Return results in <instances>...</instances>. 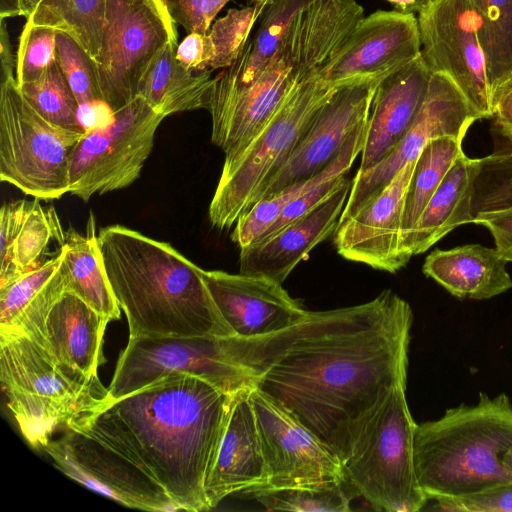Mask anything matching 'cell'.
Wrapping results in <instances>:
<instances>
[{"label":"cell","mask_w":512,"mask_h":512,"mask_svg":"<svg viewBox=\"0 0 512 512\" xmlns=\"http://www.w3.org/2000/svg\"><path fill=\"white\" fill-rule=\"evenodd\" d=\"M413 312L390 289L363 304L308 311L296 324L241 337L255 387L316 435L343 463L361 429L406 387Z\"/></svg>","instance_id":"cell-1"},{"label":"cell","mask_w":512,"mask_h":512,"mask_svg":"<svg viewBox=\"0 0 512 512\" xmlns=\"http://www.w3.org/2000/svg\"><path fill=\"white\" fill-rule=\"evenodd\" d=\"M234 396L178 372L123 397L107 398L68 429L129 460L163 488L179 510H210L205 486Z\"/></svg>","instance_id":"cell-2"},{"label":"cell","mask_w":512,"mask_h":512,"mask_svg":"<svg viewBox=\"0 0 512 512\" xmlns=\"http://www.w3.org/2000/svg\"><path fill=\"white\" fill-rule=\"evenodd\" d=\"M98 244L129 338L236 336L204 281L203 269L169 243L123 225Z\"/></svg>","instance_id":"cell-3"},{"label":"cell","mask_w":512,"mask_h":512,"mask_svg":"<svg viewBox=\"0 0 512 512\" xmlns=\"http://www.w3.org/2000/svg\"><path fill=\"white\" fill-rule=\"evenodd\" d=\"M512 444V402L479 393L474 405L449 408L417 424L414 463L428 500L457 498L512 481L502 457Z\"/></svg>","instance_id":"cell-4"},{"label":"cell","mask_w":512,"mask_h":512,"mask_svg":"<svg viewBox=\"0 0 512 512\" xmlns=\"http://www.w3.org/2000/svg\"><path fill=\"white\" fill-rule=\"evenodd\" d=\"M0 380L7 407L30 446L43 450L60 428L108 398L98 377L58 362L43 346L15 332H0Z\"/></svg>","instance_id":"cell-5"},{"label":"cell","mask_w":512,"mask_h":512,"mask_svg":"<svg viewBox=\"0 0 512 512\" xmlns=\"http://www.w3.org/2000/svg\"><path fill=\"white\" fill-rule=\"evenodd\" d=\"M405 391L406 387L400 386L389 394L365 423L342 463L350 487L376 511L417 512L429 501L416 475L417 424Z\"/></svg>","instance_id":"cell-6"},{"label":"cell","mask_w":512,"mask_h":512,"mask_svg":"<svg viewBox=\"0 0 512 512\" xmlns=\"http://www.w3.org/2000/svg\"><path fill=\"white\" fill-rule=\"evenodd\" d=\"M337 87L321 78L296 83L239 158L222 167L208 209L212 226L230 229L261 198Z\"/></svg>","instance_id":"cell-7"},{"label":"cell","mask_w":512,"mask_h":512,"mask_svg":"<svg viewBox=\"0 0 512 512\" xmlns=\"http://www.w3.org/2000/svg\"><path fill=\"white\" fill-rule=\"evenodd\" d=\"M83 133L57 126L20 91L16 77L1 78L0 179L39 200L69 192L71 154Z\"/></svg>","instance_id":"cell-8"},{"label":"cell","mask_w":512,"mask_h":512,"mask_svg":"<svg viewBox=\"0 0 512 512\" xmlns=\"http://www.w3.org/2000/svg\"><path fill=\"white\" fill-rule=\"evenodd\" d=\"M199 377L229 394L255 387L238 336L129 338L108 389L116 399L173 373Z\"/></svg>","instance_id":"cell-9"},{"label":"cell","mask_w":512,"mask_h":512,"mask_svg":"<svg viewBox=\"0 0 512 512\" xmlns=\"http://www.w3.org/2000/svg\"><path fill=\"white\" fill-rule=\"evenodd\" d=\"M178 44L177 26L162 0H107L99 56L102 100L117 111L138 96L158 54Z\"/></svg>","instance_id":"cell-10"},{"label":"cell","mask_w":512,"mask_h":512,"mask_svg":"<svg viewBox=\"0 0 512 512\" xmlns=\"http://www.w3.org/2000/svg\"><path fill=\"white\" fill-rule=\"evenodd\" d=\"M164 115L138 95L115 111L113 121L86 132L69 163V193L88 201L131 185L149 157Z\"/></svg>","instance_id":"cell-11"},{"label":"cell","mask_w":512,"mask_h":512,"mask_svg":"<svg viewBox=\"0 0 512 512\" xmlns=\"http://www.w3.org/2000/svg\"><path fill=\"white\" fill-rule=\"evenodd\" d=\"M417 20L421 55L430 71L447 75L480 119L492 118L481 19L471 0H436Z\"/></svg>","instance_id":"cell-12"},{"label":"cell","mask_w":512,"mask_h":512,"mask_svg":"<svg viewBox=\"0 0 512 512\" xmlns=\"http://www.w3.org/2000/svg\"><path fill=\"white\" fill-rule=\"evenodd\" d=\"M479 119L454 82L443 73H433L425 100L400 142L375 166L357 171L339 221L388 185L407 163L417 159L429 141L445 135L464 139L469 127Z\"/></svg>","instance_id":"cell-13"},{"label":"cell","mask_w":512,"mask_h":512,"mask_svg":"<svg viewBox=\"0 0 512 512\" xmlns=\"http://www.w3.org/2000/svg\"><path fill=\"white\" fill-rule=\"evenodd\" d=\"M69 478L120 504L144 511L179 507L157 483L129 460L94 438L72 429L43 449Z\"/></svg>","instance_id":"cell-14"},{"label":"cell","mask_w":512,"mask_h":512,"mask_svg":"<svg viewBox=\"0 0 512 512\" xmlns=\"http://www.w3.org/2000/svg\"><path fill=\"white\" fill-rule=\"evenodd\" d=\"M296 83L277 53L250 84L238 85L222 72L213 78L207 110L212 120L211 141L225 155L223 167L239 158Z\"/></svg>","instance_id":"cell-15"},{"label":"cell","mask_w":512,"mask_h":512,"mask_svg":"<svg viewBox=\"0 0 512 512\" xmlns=\"http://www.w3.org/2000/svg\"><path fill=\"white\" fill-rule=\"evenodd\" d=\"M250 397L268 470L261 489L345 479L340 459L308 428L256 388Z\"/></svg>","instance_id":"cell-16"},{"label":"cell","mask_w":512,"mask_h":512,"mask_svg":"<svg viewBox=\"0 0 512 512\" xmlns=\"http://www.w3.org/2000/svg\"><path fill=\"white\" fill-rule=\"evenodd\" d=\"M381 80L366 79L338 86L287 162L269 180L260 199L322 172L340 153L349 136L367 121Z\"/></svg>","instance_id":"cell-17"},{"label":"cell","mask_w":512,"mask_h":512,"mask_svg":"<svg viewBox=\"0 0 512 512\" xmlns=\"http://www.w3.org/2000/svg\"><path fill=\"white\" fill-rule=\"evenodd\" d=\"M415 166L407 163L383 189L338 221L336 250L343 258L395 273L409 262L402 247L405 199Z\"/></svg>","instance_id":"cell-18"},{"label":"cell","mask_w":512,"mask_h":512,"mask_svg":"<svg viewBox=\"0 0 512 512\" xmlns=\"http://www.w3.org/2000/svg\"><path fill=\"white\" fill-rule=\"evenodd\" d=\"M420 53L415 15L379 10L358 23L320 78L333 86L381 80Z\"/></svg>","instance_id":"cell-19"},{"label":"cell","mask_w":512,"mask_h":512,"mask_svg":"<svg viewBox=\"0 0 512 512\" xmlns=\"http://www.w3.org/2000/svg\"><path fill=\"white\" fill-rule=\"evenodd\" d=\"M203 278L221 315L239 337L282 331L308 312L282 284L265 277L203 270Z\"/></svg>","instance_id":"cell-20"},{"label":"cell","mask_w":512,"mask_h":512,"mask_svg":"<svg viewBox=\"0 0 512 512\" xmlns=\"http://www.w3.org/2000/svg\"><path fill=\"white\" fill-rule=\"evenodd\" d=\"M363 18L356 0H311L291 20L276 53L297 83L320 78Z\"/></svg>","instance_id":"cell-21"},{"label":"cell","mask_w":512,"mask_h":512,"mask_svg":"<svg viewBox=\"0 0 512 512\" xmlns=\"http://www.w3.org/2000/svg\"><path fill=\"white\" fill-rule=\"evenodd\" d=\"M352 180L323 203L276 233L240 248L239 273L283 284L289 274L309 257L311 250L335 232L347 202Z\"/></svg>","instance_id":"cell-22"},{"label":"cell","mask_w":512,"mask_h":512,"mask_svg":"<svg viewBox=\"0 0 512 512\" xmlns=\"http://www.w3.org/2000/svg\"><path fill=\"white\" fill-rule=\"evenodd\" d=\"M432 74L420 53L379 82L370 105L358 171L375 166L400 142L425 100Z\"/></svg>","instance_id":"cell-23"},{"label":"cell","mask_w":512,"mask_h":512,"mask_svg":"<svg viewBox=\"0 0 512 512\" xmlns=\"http://www.w3.org/2000/svg\"><path fill=\"white\" fill-rule=\"evenodd\" d=\"M251 390H243L234 396L217 457L205 486L210 509L231 494H247L268 483Z\"/></svg>","instance_id":"cell-24"},{"label":"cell","mask_w":512,"mask_h":512,"mask_svg":"<svg viewBox=\"0 0 512 512\" xmlns=\"http://www.w3.org/2000/svg\"><path fill=\"white\" fill-rule=\"evenodd\" d=\"M65 249L0 287V332L23 334L45 348L46 321L68 289Z\"/></svg>","instance_id":"cell-25"},{"label":"cell","mask_w":512,"mask_h":512,"mask_svg":"<svg viewBox=\"0 0 512 512\" xmlns=\"http://www.w3.org/2000/svg\"><path fill=\"white\" fill-rule=\"evenodd\" d=\"M111 320L66 291L46 321L45 349L61 364L87 377H98L105 362L103 339Z\"/></svg>","instance_id":"cell-26"},{"label":"cell","mask_w":512,"mask_h":512,"mask_svg":"<svg viewBox=\"0 0 512 512\" xmlns=\"http://www.w3.org/2000/svg\"><path fill=\"white\" fill-rule=\"evenodd\" d=\"M507 263L496 248L466 244L433 250L422 271L456 298L485 300L512 289Z\"/></svg>","instance_id":"cell-27"},{"label":"cell","mask_w":512,"mask_h":512,"mask_svg":"<svg viewBox=\"0 0 512 512\" xmlns=\"http://www.w3.org/2000/svg\"><path fill=\"white\" fill-rule=\"evenodd\" d=\"M476 167V159L464 153L455 160L411 231L405 245L410 259L426 252L458 226L473 223L471 200Z\"/></svg>","instance_id":"cell-28"},{"label":"cell","mask_w":512,"mask_h":512,"mask_svg":"<svg viewBox=\"0 0 512 512\" xmlns=\"http://www.w3.org/2000/svg\"><path fill=\"white\" fill-rule=\"evenodd\" d=\"M178 44H168L145 73L138 95L165 117L208 108L212 70L192 71L176 59Z\"/></svg>","instance_id":"cell-29"},{"label":"cell","mask_w":512,"mask_h":512,"mask_svg":"<svg viewBox=\"0 0 512 512\" xmlns=\"http://www.w3.org/2000/svg\"><path fill=\"white\" fill-rule=\"evenodd\" d=\"M65 266L68 292H72L111 321L120 318V306L111 288L101 256L96 221L91 213L85 234L70 228L65 232Z\"/></svg>","instance_id":"cell-30"},{"label":"cell","mask_w":512,"mask_h":512,"mask_svg":"<svg viewBox=\"0 0 512 512\" xmlns=\"http://www.w3.org/2000/svg\"><path fill=\"white\" fill-rule=\"evenodd\" d=\"M366 122L349 136L340 153L322 172L305 181L291 184L272 196L260 199L242 214L234 225L232 241L239 248L256 242L276 221L282 210L300 195L326 179L347 175L355 159L361 154Z\"/></svg>","instance_id":"cell-31"},{"label":"cell","mask_w":512,"mask_h":512,"mask_svg":"<svg viewBox=\"0 0 512 512\" xmlns=\"http://www.w3.org/2000/svg\"><path fill=\"white\" fill-rule=\"evenodd\" d=\"M481 23L491 106L512 84V0H471Z\"/></svg>","instance_id":"cell-32"},{"label":"cell","mask_w":512,"mask_h":512,"mask_svg":"<svg viewBox=\"0 0 512 512\" xmlns=\"http://www.w3.org/2000/svg\"><path fill=\"white\" fill-rule=\"evenodd\" d=\"M463 138L441 136L429 141L415 160V166L408 186L403 225L402 247L422 214L428 201L442 182L455 160L462 154Z\"/></svg>","instance_id":"cell-33"},{"label":"cell","mask_w":512,"mask_h":512,"mask_svg":"<svg viewBox=\"0 0 512 512\" xmlns=\"http://www.w3.org/2000/svg\"><path fill=\"white\" fill-rule=\"evenodd\" d=\"M106 7L107 0H41L26 22L67 33L96 61Z\"/></svg>","instance_id":"cell-34"},{"label":"cell","mask_w":512,"mask_h":512,"mask_svg":"<svg viewBox=\"0 0 512 512\" xmlns=\"http://www.w3.org/2000/svg\"><path fill=\"white\" fill-rule=\"evenodd\" d=\"M270 511L346 512L355 494L346 479L264 488L247 493Z\"/></svg>","instance_id":"cell-35"},{"label":"cell","mask_w":512,"mask_h":512,"mask_svg":"<svg viewBox=\"0 0 512 512\" xmlns=\"http://www.w3.org/2000/svg\"><path fill=\"white\" fill-rule=\"evenodd\" d=\"M65 232L53 208H44L39 199L28 201L17 223L11 250L13 280L40 266V259L52 239L62 244Z\"/></svg>","instance_id":"cell-36"},{"label":"cell","mask_w":512,"mask_h":512,"mask_svg":"<svg viewBox=\"0 0 512 512\" xmlns=\"http://www.w3.org/2000/svg\"><path fill=\"white\" fill-rule=\"evenodd\" d=\"M29 103L53 124L85 134L78 102L55 61L38 79L18 86Z\"/></svg>","instance_id":"cell-37"},{"label":"cell","mask_w":512,"mask_h":512,"mask_svg":"<svg viewBox=\"0 0 512 512\" xmlns=\"http://www.w3.org/2000/svg\"><path fill=\"white\" fill-rule=\"evenodd\" d=\"M241 9L231 8L226 15L216 20L208 32L213 43L215 56L209 70L230 66L245 44L255 22L260 18L272 0H252Z\"/></svg>","instance_id":"cell-38"},{"label":"cell","mask_w":512,"mask_h":512,"mask_svg":"<svg viewBox=\"0 0 512 512\" xmlns=\"http://www.w3.org/2000/svg\"><path fill=\"white\" fill-rule=\"evenodd\" d=\"M476 161L471 200L473 218L512 208V156L489 154Z\"/></svg>","instance_id":"cell-39"},{"label":"cell","mask_w":512,"mask_h":512,"mask_svg":"<svg viewBox=\"0 0 512 512\" xmlns=\"http://www.w3.org/2000/svg\"><path fill=\"white\" fill-rule=\"evenodd\" d=\"M56 62L78 104L100 99L96 61L67 33L56 32Z\"/></svg>","instance_id":"cell-40"},{"label":"cell","mask_w":512,"mask_h":512,"mask_svg":"<svg viewBox=\"0 0 512 512\" xmlns=\"http://www.w3.org/2000/svg\"><path fill=\"white\" fill-rule=\"evenodd\" d=\"M56 30L26 22L16 55V81L21 86L38 79L56 61Z\"/></svg>","instance_id":"cell-41"},{"label":"cell","mask_w":512,"mask_h":512,"mask_svg":"<svg viewBox=\"0 0 512 512\" xmlns=\"http://www.w3.org/2000/svg\"><path fill=\"white\" fill-rule=\"evenodd\" d=\"M434 501V509L439 511L512 512V481L467 496Z\"/></svg>","instance_id":"cell-42"},{"label":"cell","mask_w":512,"mask_h":512,"mask_svg":"<svg viewBox=\"0 0 512 512\" xmlns=\"http://www.w3.org/2000/svg\"><path fill=\"white\" fill-rule=\"evenodd\" d=\"M231 0H162L171 19L188 33L207 34L219 11Z\"/></svg>","instance_id":"cell-43"},{"label":"cell","mask_w":512,"mask_h":512,"mask_svg":"<svg viewBox=\"0 0 512 512\" xmlns=\"http://www.w3.org/2000/svg\"><path fill=\"white\" fill-rule=\"evenodd\" d=\"M346 179L347 175L331 177L307 190L282 210L276 221L259 239L268 237L305 216L328 199Z\"/></svg>","instance_id":"cell-44"},{"label":"cell","mask_w":512,"mask_h":512,"mask_svg":"<svg viewBox=\"0 0 512 512\" xmlns=\"http://www.w3.org/2000/svg\"><path fill=\"white\" fill-rule=\"evenodd\" d=\"M214 56V46L208 33H188L176 48V59L182 66L192 71L209 69Z\"/></svg>","instance_id":"cell-45"},{"label":"cell","mask_w":512,"mask_h":512,"mask_svg":"<svg viewBox=\"0 0 512 512\" xmlns=\"http://www.w3.org/2000/svg\"><path fill=\"white\" fill-rule=\"evenodd\" d=\"M473 223L485 226L494 239L495 248L512 262V208L479 215Z\"/></svg>","instance_id":"cell-46"},{"label":"cell","mask_w":512,"mask_h":512,"mask_svg":"<svg viewBox=\"0 0 512 512\" xmlns=\"http://www.w3.org/2000/svg\"><path fill=\"white\" fill-rule=\"evenodd\" d=\"M113 109L104 100H93L78 106V119L85 132L109 125L114 119Z\"/></svg>","instance_id":"cell-47"},{"label":"cell","mask_w":512,"mask_h":512,"mask_svg":"<svg viewBox=\"0 0 512 512\" xmlns=\"http://www.w3.org/2000/svg\"><path fill=\"white\" fill-rule=\"evenodd\" d=\"M493 123L490 129L503 135H512V84L493 105Z\"/></svg>","instance_id":"cell-48"},{"label":"cell","mask_w":512,"mask_h":512,"mask_svg":"<svg viewBox=\"0 0 512 512\" xmlns=\"http://www.w3.org/2000/svg\"><path fill=\"white\" fill-rule=\"evenodd\" d=\"M0 59L1 78L14 75L16 57L13 55L9 34L4 19L1 18L0 28Z\"/></svg>","instance_id":"cell-49"},{"label":"cell","mask_w":512,"mask_h":512,"mask_svg":"<svg viewBox=\"0 0 512 512\" xmlns=\"http://www.w3.org/2000/svg\"><path fill=\"white\" fill-rule=\"evenodd\" d=\"M41 0H0V18L24 16L34 12Z\"/></svg>","instance_id":"cell-50"},{"label":"cell","mask_w":512,"mask_h":512,"mask_svg":"<svg viewBox=\"0 0 512 512\" xmlns=\"http://www.w3.org/2000/svg\"><path fill=\"white\" fill-rule=\"evenodd\" d=\"M389 2L395 11L403 14L421 13L436 0H385Z\"/></svg>","instance_id":"cell-51"},{"label":"cell","mask_w":512,"mask_h":512,"mask_svg":"<svg viewBox=\"0 0 512 512\" xmlns=\"http://www.w3.org/2000/svg\"><path fill=\"white\" fill-rule=\"evenodd\" d=\"M493 149L492 156H512V135H503L495 130L490 129Z\"/></svg>","instance_id":"cell-52"},{"label":"cell","mask_w":512,"mask_h":512,"mask_svg":"<svg viewBox=\"0 0 512 512\" xmlns=\"http://www.w3.org/2000/svg\"><path fill=\"white\" fill-rule=\"evenodd\" d=\"M502 462L504 466L512 473V444L504 452Z\"/></svg>","instance_id":"cell-53"}]
</instances>
